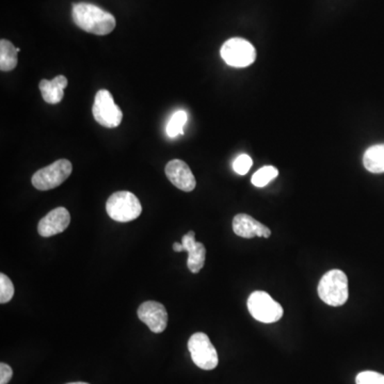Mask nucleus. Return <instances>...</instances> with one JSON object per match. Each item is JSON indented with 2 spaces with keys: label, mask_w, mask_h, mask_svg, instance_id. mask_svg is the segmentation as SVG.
<instances>
[{
  "label": "nucleus",
  "mask_w": 384,
  "mask_h": 384,
  "mask_svg": "<svg viewBox=\"0 0 384 384\" xmlns=\"http://www.w3.org/2000/svg\"><path fill=\"white\" fill-rule=\"evenodd\" d=\"M72 17L74 23L83 31L97 35H109L117 26L112 14L92 3H74Z\"/></svg>",
  "instance_id": "nucleus-1"
},
{
  "label": "nucleus",
  "mask_w": 384,
  "mask_h": 384,
  "mask_svg": "<svg viewBox=\"0 0 384 384\" xmlns=\"http://www.w3.org/2000/svg\"><path fill=\"white\" fill-rule=\"evenodd\" d=\"M317 292L320 299L328 306H344L349 297L347 276L342 270H330L320 278Z\"/></svg>",
  "instance_id": "nucleus-2"
},
{
  "label": "nucleus",
  "mask_w": 384,
  "mask_h": 384,
  "mask_svg": "<svg viewBox=\"0 0 384 384\" xmlns=\"http://www.w3.org/2000/svg\"><path fill=\"white\" fill-rule=\"evenodd\" d=\"M106 210L108 216L117 222H131L140 217L142 205L129 191H117L107 201Z\"/></svg>",
  "instance_id": "nucleus-3"
},
{
  "label": "nucleus",
  "mask_w": 384,
  "mask_h": 384,
  "mask_svg": "<svg viewBox=\"0 0 384 384\" xmlns=\"http://www.w3.org/2000/svg\"><path fill=\"white\" fill-rule=\"evenodd\" d=\"M247 304L251 316L262 324H274L283 317L282 306L262 290L252 292Z\"/></svg>",
  "instance_id": "nucleus-4"
},
{
  "label": "nucleus",
  "mask_w": 384,
  "mask_h": 384,
  "mask_svg": "<svg viewBox=\"0 0 384 384\" xmlns=\"http://www.w3.org/2000/svg\"><path fill=\"white\" fill-rule=\"evenodd\" d=\"M221 57L233 67H246L256 62V47L242 37H233L222 45Z\"/></svg>",
  "instance_id": "nucleus-5"
},
{
  "label": "nucleus",
  "mask_w": 384,
  "mask_h": 384,
  "mask_svg": "<svg viewBox=\"0 0 384 384\" xmlns=\"http://www.w3.org/2000/svg\"><path fill=\"white\" fill-rule=\"evenodd\" d=\"M72 171H73V167L71 161L67 159H59L51 166L40 169L33 174V187L42 191L57 188L69 178Z\"/></svg>",
  "instance_id": "nucleus-6"
},
{
  "label": "nucleus",
  "mask_w": 384,
  "mask_h": 384,
  "mask_svg": "<svg viewBox=\"0 0 384 384\" xmlns=\"http://www.w3.org/2000/svg\"><path fill=\"white\" fill-rule=\"evenodd\" d=\"M188 349L191 359L201 369L212 371L218 366V353L206 334L198 332L191 336L188 341Z\"/></svg>",
  "instance_id": "nucleus-7"
},
{
  "label": "nucleus",
  "mask_w": 384,
  "mask_h": 384,
  "mask_svg": "<svg viewBox=\"0 0 384 384\" xmlns=\"http://www.w3.org/2000/svg\"><path fill=\"white\" fill-rule=\"evenodd\" d=\"M94 120L101 126L115 128L122 122L123 112L108 90H99L92 107Z\"/></svg>",
  "instance_id": "nucleus-8"
},
{
  "label": "nucleus",
  "mask_w": 384,
  "mask_h": 384,
  "mask_svg": "<svg viewBox=\"0 0 384 384\" xmlns=\"http://www.w3.org/2000/svg\"><path fill=\"white\" fill-rule=\"evenodd\" d=\"M138 317L154 333H162L168 326V313L164 304L147 301L138 308Z\"/></svg>",
  "instance_id": "nucleus-9"
},
{
  "label": "nucleus",
  "mask_w": 384,
  "mask_h": 384,
  "mask_svg": "<svg viewBox=\"0 0 384 384\" xmlns=\"http://www.w3.org/2000/svg\"><path fill=\"white\" fill-rule=\"evenodd\" d=\"M165 172L169 181L180 190L190 192L196 188L197 182L194 173L185 161L180 159L169 161Z\"/></svg>",
  "instance_id": "nucleus-10"
},
{
  "label": "nucleus",
  "mask_w": 384,
  "mask_h": 384,
  "mask_svg": "<svg viewBox=\"0 0 384 384\" xmlns=\"http://www.w3.org/2000/svg\"><path fill=\"white\" fill-rule=\"evenodd\" d=\"M71 222V215L65 208H57L40 220L37 232L42 237H51L67 230Z\"/></svg>",
  "instance_id": "nucleus-11"
},
{
  "label": "nucleus",
  "mask_w": 384,
  "mask_h": 384,
  "mask_svg": "<svg viewBox=\"0 0 384 384\" xmlns=\"http://www.w3.org/2000/svg\"><path fill=\"white\" fill-rule=\"evenodd\" d=\"M233 231L240 237L251 240L254 237L269 238L272 231L247 214H238L233 219Z\"/></svg>",
  "instance_id": "nucleus-12"
},
{
  "label": "nucleus",
  "mask_w": 384,
  "mask_h": 384,
  "mask_svg": "<svg viewBox=\"0 0 384 384\" xmlns=\"http://www.w3.org/2000/svg\"><path fill=\"white\" fill-rule=\"evenodd\" d=\"M196 233L189 231L182 238V244L185 251L188 252L187 266L192 274H198L204 267L206 260V249L202 242L196 240Z\"/></svg>",
  "instance_id": "nucleus-13"
},
{
  "label": "nucleus",
  "mask_w": 384,
  "mask_h": 384,
  "mask_svg": "<svg viewBox=\"0 0 384 384\" xmlns=\"http://www.w3.org/2000/svg\"><path fill=\"white\" fill-rule=\"evenodd\" d=\"M67 87V79L63 75L56 76L53 81L43 79L39 85L44 101L51 105L59 104L62 101Z\"/></svg>",
  "instance_id": "nucleus-14"
},
{
  "label": "nucleus",
  "mask_w": 384,
  "mask_h": 384,
  "mask_svg": "<svg viewBox=\"0 0 384 384\" xmlns=\"http://www.w3.org/2000/svg\"><path fill=\"white\" fill-rule=\"evenodd\" d=\"M363 165L369 172L384 173V144H376L367 149L364 153Z\"/></svg>",
  "instance_id": "nucleus-15"
},
{
  "label": "nucleus",
  "mask_w": 384,
  "mask_h": 384,
  "mask_svg": "<svg viewBox=\"0 0 384 384\" xmlns=\"http://www.w3.org/2000/svg\"><path fill=\"white\" fill-rule=\"evenodd\" d=\"M21 51L19 47H14L8 40L0 41V69L3 72L13 71L19 62L17 53Z\"/></svg>",
  "instance_id": "nucleus-16"
},
{
  "label": "nucleus",
  "mask_w": 384,
  "mask_h": 384,
  "mask_svg": "<svg viewBox=\"0 0 384 384\" xmlns=\"http://www.w3.org/2000/svg\"><path fill=\"white\" fill-rule=\"evenodd\" d=\"M188 115L184 110L177 111L171 117L167 125V134L170 138L184 135V126L186 124Z\"/></svg>",
  "instance_id": "nucleus-17"
},
{
  "label": "nucleus",
  "mask_w": 384,
  "mask_h": 384,
  "mask_svg": "<svg viewBox=\"0 0 384 384\" xmlns=\"http://www.w3.org/2000/svg\"><path fill=\"white\" fill-rule=\"evenodd\" d=\"M278 171L276 167L265 166L254 173L253 176L251 178V182L258 188H262L272 182L276 177H278Z\"/></svg>",
  "instance_id": "nucleus-18"
},
{
  "label": "nucleus",
  "mask_w": 384,
  "mask_h": 384,
  "mask_svg": "<svg viewBox=\"0 0 384 384\" xmlns=\"http://www.w3.org/2000/svg\"><path fill=\"white\" fill-rule=\"evenodd\" d=\"M14 296V285L9 276L0 274V303H8Z\"/></svg>",
  "instance_id": "nucleus-19"
},
{
  "label": "nucleus",
  "mask_w": 384,
  "mask_h": 384,
  "mask_svg": "<svg viewBox=\"0 0 384 384\" xmlns=\"http://www.w3.org/2000/svg\"><path fill=\"white\" fill-rule=\"evenodd\" d=\"M357 384H384V375L377 372H362L356 378Z\"/></svg>",
  "instance_id": "nucleus-20"
},
{
  "label": "nucleus",
  "mask_w": 384,
  "mask_h": 384,
  "mask_svg": "<svg viewBox=\"0 0 384 384\" xmlns=\"http://www.w3.org/2000/svg\"><path fill=\"white\" fill-rule=\"evenodd\" d=\"M253 165V161L249 155L242 154L235 159L233 164V169L235 172L240 175H246L250 171L251 167Z\"/></svg>",
  "instance_id": "nucleus-21"
},
{
  "label": "nucleus",
  "mask_w": 384,
  "mask_h": 384,
  "mask_svg": "<svg viewBox=\"0 0 384 384\" xmlns=\"http://www.w3.org/2000/svg\"><path fill=\"white\" fill-rule=\"evenodd\" d=\"M13 376V371L8 364H0V384H8Z\"/></svg>",
  "instance_id": "nucleus-22"
},
{
  "label": "nucleus",
  "mask_w": 384,
  "mask_h": 384,
  "mask_svg": "<svg viewBox=\"0 0 384 384\" xmlns=\"http://www.w3.org/2000/svg\"><path fill=\"white\" fill-rule=\"evenodd\" d=\"M173 250L175 251V252H183V251H185L184 246H183L182 242L181 244H178V242H175L174 244H173Z\"/></svg>",
  "instance_id": "nucleus-23"
},
{
  "label": "nucleus",
  "mask_w": 384,
  "mask_h": 384,
  "mask_svg": "<svg viewBox=\"0 0 384 384\" xmlns=\"http://www.w3.org/2000/svg\"><path fill=\"white\" fill-rule=\"evenodd\" d=\"M67 384H89V383H85V382H73V383H67Z\"/></svg>",
  "instance_id": "nucleus-24"
}]
</instances>
